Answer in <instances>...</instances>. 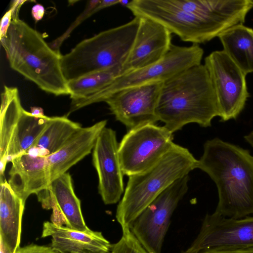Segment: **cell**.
I'll return each instance as SVG.
<instances>
[{
  "label": "cell",
  "instance_id": "obj_22",
  "mask_svg": "<svg viewBox=\"0 0 253 253\" xmlns=\"http://www.w3.org/2000/svg\"><path fill=\"white\" fill-rule=\"evenodd\" d=\"M0 113V174L3 177L8 162V146L22 110L18 90L16 87L5 85L1 95Z\"/></svg>",
  "mask_w": 253,
  "mask_h": 253
},
{
  "label": "cell",
  "instance_id": "obj_27",
  "mask_svg": "<svg viewBox=\"0 0 253 253\" xmlns=\"http://www.w3.org/2000/svg\"><path fill=\"white\" fill-rule=\"evenodd\" d=\"M15 253H59L51 247L31 244L23 247H18Z\"/></svg>",
  "mask_w": 253,
  "mask_h": 253
},
{
  "label": "cell",
  "instance_id": "obj_7",
  "mask_svg": "<svg viewBox=\"0 0 253 253\" xmlns=\"http://www.w3.org/2000/svg\"><path fill=\"white\" fill-rule=\"evenodd\" d=\"M126 7L135 17L153 20L182 41L193 44L208 42L229 28L186 11L173 4L171 0H132Z\"/></svg>",
  "mask_w": 253,
  "mask_h": 253
},
{
  "label": "cell",
  "instance_id": "obj_32",
  "mask_svg": "<svg viewBox=\"0 0 253 253\" xmlns=\"http://www.w3.org/2000/svg\"><path fill=\"white\" fill-rule=\"evenodd\" d=\"M245 140L253 148V131L244 136Z\"/></svg>",
  "mask_w": 253,
  "mask_h": 253
},
{
  "label": "cell",
  "instance_id": "obj_17",
  "mask_svg": "<svg viewBox=\"0 0 253 253\" xmlns=\"http://www.w3.org/2000/svg\"><path fill=\"white\" fill-rule=\"evenodd\" d=\"M50 237L51 247L59 253H110L112 245L101 232L81 231L51 221L43 223L42 237Z\"/></svg>",
  "mask_w": 253,
  "mask_h": 253
},
{
  "label": "cell",
  "instance_id": "obj_21",
  "mask_svg": "<svg viewBox=\"0 0 253 253\" xmlns=\"http://www.w3.org/2000/svg\"><path fill=\"white\" fill-rule=\"evenodd\" d=\"M223 50L246 75L253 72V29L240 24L218 36Z\"/></svg>",
  "mask_w": 253,
  "mask_h": 253
},
{
  "label": "cell",
  "instance_id": "obj_30",
  "mask_svg": "<svg viewBox=\"0 0 253 253\" xmlns=\"http://www.w3.org/2000/svg\"><path fill=\"white\" fill-rule=\"evenodd\" d=\"M45 9L43 5L37 3L34 5L31 10V14L36 23L41 20L43 17Z\"/></svg>",
  "mask_w": 253,
  "mask_h": 253
},
{
  "label": "cell",
  "instance_id": "obj_12",
  "mask_svg": "<svg viewBox=\"0 0 253 253\" xmlns=\"http://www.w3.org/2000/svg\"><path fill=\"white\" fill-rule=\"evenodd\" d=\"M163 82L130 87L110 96L105 102L116 120L129 130L159 121L157 107Z\"/></svg>",
  "mask_w": 253,
  "mask_h": 253
},
{
  "label": "cell",
  "instance_id": "obj_4",
  "mask_svg": "<svg viewBox=\"0 0 253 253\" xmlns=\"http://www.w3.org/2000/svg\"><path fill=\"white\" fill-rule=\"evenodd\" d=\"M197 161L188 149L174 143L154 166L128 176L116 213L122 230L129 228L145 208L169 186L196 169Z\"/></svg>",
  "mask_w": 253,
  "mask_h": 253
},
{
  "label": "cell",
  "instance_id": "obj_11",
  "mask_svg": "<svg viewBox=\"0 0 253 253\" xmlns=\"http://www.w3.org/2000/svg\"><path fill=\"white\" fill-rule=\"evenodd\" d=\"M253 248V216L235 219L214 212L205 216L200 232L185 251Z\"/></svg>",
  "mask_w": 253,
  "mask_h": 253
},
{
  "label": "cell",
  "instance_id": "obj_31",
  "mask_svg": "<svg viewBox=\"0 0 253 253\" xmlns=\"http://www.w3.org/2000/svg\"><path fill=\"white\" fill-rule=\"evenodd\" d=\"M27 0H13L10 6V8L13 10L12 17H19V13L20 8L23 3L26 2Z\"/></svg>",
  "mask_w": 253,
  "mask_h": 253
},
{
  "label": "cell",
  "instance_id": "obj_15",
  "mask_svg": "<svg viewBox=\"0 0 253 253\" xmlns=\"http://www.w3.org/2000/svg\"><path fill=\"white\" fill-rule=\"evenodd\" d=\"M8 184L25 203L31 194H36L43 204L50 197V173L46 156L28 152L19 155L10 161Z\"/></svg>",
  "mask_w": 253,
  "mask_h": 253
},
{
  "label": "cell",
  "instance_id": "obj_28",
  "mask_svg": "<svg viewBox=\"0 0 253 253\" xmlns=\"http://www.w3.org/2000/svg\"><path fill=\"white\" fill-rule=\"evenodd\" d=\"M13 10L9 8L4 15L0 21V40L5 37L7 35L8 30L10 27L12 20Z\"/></svg>",
  "mask_w": 253,
  "mask_h": 253
},
{
  "label": "cell",
  "instance_id": "obj_26",
  "mask_svg": "<svg viewBox=\"0 0 253 253\" xmlns=\"http://www.w3.org/2000/svg\"><path fill=\"white\" fill-rule=\"evenodd\" d=\"M121 239L112 245V253H149L140 244L130 228L122 230Z\"/></svg>",
  "mask_w": 253,
  "mask_h": 253
},
{
  "label": "cell",
  "instance_id": "obj_16",
  "mask_svg": "<svg viewBox=\"0 0 253 253\" xmlns=\"http://www.w3.org/2000/svg\"><path fill=\"white\" fill-rule=\"evenodd\" d=\"M49 190V198L42 208L52 210V223L81 231L90 230L85 223L81 202L74 192L72 177L69 172L52 181Z\"/></svg>",
  "mask_w": 253,
  "mask_h": 253
},
{
  "label": "cell",
  "instance_id": "obj_19",
  "mask_svg": "<svg viewBox=\"0 0 253 253\" xmlns=\"http://www.w3.org/2000/svg\"><path fill=\"white\" fill-rule=\"evenodd\" d=\"M25 203L6 180H0V241L11 253L19 247Z\"/></svg>",
  "mask_w": 253,
  "mask_h": 253
},
{
  "label": "cell",
  "instance_id": "obj_8",
  "mask_svg": "<svg viewBox=\"0 0 253 253\" xmlns=\"http://www.w3.org/2000/svg\"><path fill=\"white\" fill-rule=\"evenodd\" d=\"M189 174L163 191L138 216L129 228L149 253H162L172 215L188 189Z\"/></svg>",
  "mask_w": 253,
  "mask_h": 253
},
{
  "label": "cell",
  "instance_id": "obj_23",
  "mask_svg": "<svg viewBox=\"0 0 253 253\" xmlns=\"http://www.w3.org/2000/svg\"><path fill=\"white\" fill-rule=\"evenodd\" d=\"M82 126L67 117H50L33 148L44 150L48 156L58 151Z\"/></svg>",
  "mask_w": 253,
  "mask_h": 253
},
{
  "label": "cell",
  "instance_id": "obj_14",
  "mask_svg": "<svg viewBox=\"0 0 253 253\" xmlns=\"http://www.w3.org/2000/svg\"><path fill=\"white\" fill-rule=\"evenodd\" d=\"M139 17L140 23L135 39L122 65L120 75L159 61L172 45L171 33L165 27L150 18Z\"/></svg>",
  "mask_w": 253,
  "mask_h": 253
},
{
  "label": "cell",
  "instance_id": "obj_9",
  "mask_svg": "<svg viewBox=\"0 0 253 253\" xmlns=\"http://www.w3.org/2000/svg\"><path fill=\"white\" fill-rule=\"evenodd\" d=\"M173 133L164 126L147 124L128 130L119 144L124 175L145 171L157 164L173 146Z\"/></svg>",
  "mask_w": 253,
  "mask_h": 253
},
{
  "label": "cell",
  "instance_id": "obj_5",
  "mask_svg": "<svg viewBox=\"0 0 253 253\" xmlns=\"http://www.w3.org/2000/svg\"><path fill=\"white\" fill-rule=\"evenodd\" d=\"M140 23L134 18L77 44L61 55V66L68 82L96 72L121 67L134 43Z\"/></svg>",
  "mask_w": 253,
  "mask_h": 253
},
{
  "label": "cell",
  "instance_id": "obj_20",
  "mask_svg": "<svg viewBox=\"0 0 253 253\" xmlns=\"http://www.w3.org/2000/svg\"><path fill=\"white\" fill-rule=\"evenodd\" d=\"M50 118L43 114L41 108L33 107L31 112L22 110L8 146V162L33 148Z\"/></svg>",
  "mask_w": 253,
  "mask_h": 253
},
{
  "label": "cell",
  "instance_id": "obj_33",
  "mask_svg": "<svg viewBox=\"0 0 253 253\" xmlns=\"http://www.w3.org/2000/svg\"><path fill=\"white\" fill-rule=\"evenodd\" d=\"M0 253H11L6 248L4 244L0 241Z\"/></svg>",
  "mask_w": 253,
  "mask_h": 253
},
{
  "label": "cell",
  "instance_id": "obj_6",
  "mask_svg": "<svg viewBox=\"0 0 253 253\" xmlns=\"http://www.w3.org/2000/svg\"><path fill=\"white\" fill-rule=\"evenodd\" d=\"M203 54V49L198 44L189 46L172 44L169 52L159 61L118 76L109 85L95 94L72 100L70 110L72 112L93 103L105 102L125 88L152 82L164 83L186 69L201 64Z\"/></svg>",
  "mask_w": 253,
  "mask_h": 253
},
{
  "label": "cell",
  "instance_id": "obj_34",
  "mask_svg": "<svg viewBox=\"0 0 253 253\" xmlns=\"http://www.w3.org/2000/svg\"><path fill=\"white\" fill-rule=\"evenodd\" d=\"M129 1L120 0V4L125 5V6L129 3Z\"/></svg>",
  "mask_w": 253,
  "mask_h": 253
},
{
  "label": "cell",
  "instance_id": "obj_35",
  "mask_svg": "<svg viewBox=\"0 0 253 253\" xmlns=\"http://www.w3.org/2000/svg\"><path fill=\"white\" fill-rule=\"evenodd\" d=\"M110 253H112L111 252H110Z\"/></svg>",
  "mask_w": 253,
  "mask_h": 253
},
{
  "label": "cell",
  "instance_id": "obj_13",
  "mask_svg": "<svg viewBox=\"0 0 253 253\" xmlns=\"http://www.w3.org/2000/svg\"><path fill=\"white\" fill-rule=\"evenodd\" d=\"M119 144L116 131L105 127L92 150V163L98 177V192L106 205L118 203L125 191Z\"/></svg>",
  "mask_w": 253,
  "mask_h": 253
},
{
  "label": "cell",
  "instance_id": "obj_3",
  "mask_svg": "<svg viewBox=\"0 0 253 253\" xmlns=\"http://www.w3.org/2000/svg\"><path fill=\"white\" fill-rule=\"evenodd\" d=\"M0 41L12 69L46 92L70 95L61 66L62 55L40 33L19 17H12L6 36Z\"/></svg>",
  "mask_w": 253,
  "mask_h": 253
},
{
  "label": "cell",
  "instance_id": "obj_24",
  "mask_svg": "<svg viewBox=\"0 0 253 253\" xmlns=\"http://www.w3.org/2000/svg\"><path fill=\"white\" fill-rule=\"evenodd\" d=\"M121 71V67H115L68 82L71 98L79 99L98 92L120 76Z\"/></svg>",
  "mask_w": 253,
  "mask_h": 253
},
{
  "label": "cell",
  "instance_id": "obj_2",
  "mask_svg": "<svg viewBox=\"0 0 253 253\" xmlns=\"http://www.w3.org/2000/svg\"><path fill=\"white\" fill-rule=\"evenodd\" d=\"M159 121L172 133L196 123L207 127L219 116L215 94L204 64L186 69L163 83L157 107Z\"/></svg>",
  "mask_w": 253,
  "mask_h": 253
},
{
  "label": "cell",
  "instance_id": "obj_29",
  "mask_svg": "<svg viewBox=\"0 0 253 253\" xmlns=\"http://www.w3.org/2000/svg\"><path fill=\"white\" fill-rule=\"evenodd\" d=\"M182 253H253V248L237 250H207L197 253H187L185 251Z\"/></svg>",
  "mask_w": 253,
  "mask_h": 253
},
{
  "label": "cell",
  "instance_id": "obj_1",
  "mask_svg": "<svg viewBox=\"0 0 253 253\" xmlns=\"http://www.w3.org/2000/svg\"><path fill=\"white\" fill-rule=\"evenodd\" d=\"M196 169L216 186L215 213L235 219L253 214V156L248 150L217 137L208 140Z\"/></svg>",
  "mask_w": 253,
  "mask_h": 253
},
{
  "label": "cell",
  "instance_id": "obj_18",
  "mask_svg": "<svg viewBox=\"0 0 253 253\" xmlns=\"http://www.w3.org/2000/svg\"><path fill=\"white\" fill-rule=\"evenodd\" d=\"M107 123V120H102L80 128L58 151L46 156L50 182L91 153Z\"/></svg>",
  "mask_w": 253,
  "mask_h": 253
},
{
  "label": "cell",
  "instance_id": "obj_10",
  "mask_svg": "<svg viewBox=\"0 0 253 253\" xmlns=\"http://www.w3.org/2000/svg\"><path fill=\"white\" fill-rule=\"evenodd\" d=\"M204 65L215 94L220 120L236 119L250 96L247 75L223 50L211 53L205 57Z\"/></svg>",
  "mask_w": 253,
  "mask_h": 253
},
{
  "label": "cell",
  "instance_id": "obj_25",
  "mask_svg": "<svg viewBox=\"0 0 253 253\" xmlns=\"http://www.w3.org/2000/svg\"><path fill=\"white\" fill-rule=\"evenodd\" d=\"M120 0L88 1L83 12L76 18L69 28L62 35L49 43V45L52 49L60 52V47L64 41L69 37L72 31L82 22L97 12L104 8L120 4Z\"/></svg>",
  "mask_w": 253,
  "mask_h": 253
}]
</instances>
